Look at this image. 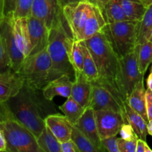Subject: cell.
<instances>
[{"instance_id": "obj_1", "label": "cell", "mask_w": 152, "mask_h": 152, "mask_svg": "<svg viewBox=\"0 0 152 152\" xmlns=\"http://www.w3.org/2000/svg\"><path fill=\"white\" fill-rule=\"evenodd\" d=\"M5 103L13 118L28 128L37 138L45 127L46 117L57 113L53 101L46 99L42 91L25 84Z\"/></svg>"}, {"instance_id": "obj_2", "label": "cell", "mask_w": 152, "mask_h": 152, "mask_svg": "<svg viewBox=\"0 0 152 152\" xmlns=\"http://www.w3.org/2000/svg\"><path fill=\"white\" fill-rule=\"evenodd\" d=\"M97 68L99 79L93 84L106 88L120 102H124L119 86V57L103 31L85 41Z\"/></svg>"}, {"instance_id": "obj_3", "label": "cell", "mask_w": 152, "mask_h": 152, "mask_svg": "<svg viewBox=\"0 0 152 152\" xmlns=\"http://www.w3.org/2000/svg\"><path fill=\"white\" fill-rule=\"evenodd\" d=\"M74 40L72 32L62 12L49 29L47 48L52 62L53 80L64 74L75 80V71L70 62V52Z\"/></svg>"}, {"instance_id": "obj_4", "label": "cell", "mask_w": 152, "mask_h": 152, "mask_svg": "<svg viewBox=\"0 0 152 152\" xmlns=\"http://www.w3.org/2000/svg\"><path fill=\"white\" fill-rule=\"evenodd\" d=\"M18 73L23 79L24 84L32 88L42 90L53 80L52 62L48 48L25 58Z\"/></svg>"}, {"instance_id": "obj_5", "label": "cell", "mask_w": 152, "mask_h": 152, "mask_svg": "<svg viewBox=\"0 0 152 152\" xmlns=\"http://www.w3.org/2000/svg\"><path fill=\"white\" fill-rule=\"evenodd\" d=\"M0 127L5 136L7 152H42L32 132L13 117L1 123Z\"/></svg>"}, {"instance_id": "obj_6", "label": "cell", "mask_w": 152, "mask_h": 152, "mask_svg": "<svg viewBox=\"0 0 152 152\" xmlns=\"http://www.w3.org/2000/svg\"><path fill=\"white\" fill-rule=\"evenodd\" d=\"M138 22L134 21L107 23L102 31L106 34L119 58L132 53L137 47Z\"/></svg>"}, {"instance_id": "obj_7", "label": "cell", "mask_w": 152, "mask_h": 152, "mask_svg": "<svg viewBox=\"0 0 152 152\" xmlns=\"http://www.w3.org/2000/svg\"><path fill=\"white\" fill-rule=\"evenodd\" d=\"M138 65L137 45L134 51L119 58L118 80L123 100L126 101L136 85L143 80Z\"/></svg>"}, {"instance_id": "obj_8", "label": "cell", "mask_w": 152, "mask_h": 152, "mask_svg": "<svg viewBox=\"0 0 152 152\" xmlns=\"http://www.w3.org/2000/svg\"><path fill=\"white\" fill-rule=\"evenodd\" d=\"M92 2L86 0L68 4L62 8L64 16L70 27L74 39L83 41V32Z\"/></svg>"}, {"instance_id": "obj_9", "label": "cell", "mask_w": 152, "mask_h": 152, "mask_svg": "<svg viewBox=\"0 0 152 152\" xmlns=\"http://www.w3.org/2000/svg\"><path fill=\"white\" fill-rule=\"evenodd\" d=\"M123 103L124 102H120L106 88L92 83L88 106L93 108L94 111L99 110H111L121 113L126 117Z\"/></svg>"}, {"instance_id": "obj_10", "label": "cell", "mask_w": 152, "mask_h": 152, "mask_svg": "<svg viewBox=\"0 0 152 152\" xmlns=\"http://www.w3.org/2000/svg\"><path fill=\"white\" fill-rule=\"evenodd\" d=\"M96 125L101 140L105 138L117 136L124 123H129L123 114L111 110L95 111Z\"/></svg>"}, {"instance_id": "obj_11", "label": "cell", "mask_w": 152, "mask_h": 152, "mask_svg": "<svg viewBox=\"0 0 152 152\" xmlns=\"http://www.w3.org/2000/svg\"><path fill=\"white\" fill-rule=\"evenodd\" d=\"M13 16H9L4 18V21L0 25V34L4 40L10 60L11 69L18 72L25 57L20 51L15 40L13 31Z\"/></svg>"}, {"instance_id": "obj_12", "label": "cell", "mask_w": 152, "mask_h": 152, "mask_svg": "<svg viewBox=\"0 0 152 152\" xmlns=\"http://www.w3.org/2000/svg\"><path fill=\"white\" fill-rule=\"evenodd\" d=\"M62 12L58 0H34L30 16L39 19L50 29Z\"/></svg>"}, {"instance_id": "obj_13", "label": "cell", "mask_w": 152, "mask_h": 152, "mask_svg": "<svg viewBox=\"0 0 152 152\" xmlns=\"http://www.w3.org/2000/svg\"><path fill=\"white\" fill-rule=\"evenodd\" d=\"M23 86L24 80L18 72L12 69L0 71V104L15 96Z\"/></svg>"}, {"instance_id": "obj_14", "label": "cell", "mask_w": 152, "mask_h": 152, "mask_svg": "<svg viewBox=\"0 0 152 152\" xmlns=\"http://www.w3.org/2000/svg\"><path fill=\"white\" fill-rule=\"evenodd\" d=\"M74 126L80 131H81L99 150L100 151H105L102 145V141L99 135L97 125H96L95 111L91 107H87L84 113L80 117L77 123Z\"/></svg>"}, {"instance_id": "obj_15", "label": "cell", "mask_w": 152, "mask_h": 152, "mask_svg": "<svg viewBox=\"0 0 152 152\" xmlns=\"http://www.w3.org/2000/svg\"><path fill=\"white\" fill-rule=\"evenodd\" d=\"M28 25L32 46L30 55H33L41 51L48 46L49 29L42 21L32 16L28 17Z\"/></svg>"}, {"instance_id": "obj_16", "label": "cell", "mask_w": 152, "mask_h": 152, "mask_svg": "<svg viewBox=\"0 0 152 152\" xmlns=\"http://www.w3.org/2000/svg\"><path fill=\"white\" fill-rule=\"evenodd\" d=\"M45 123L60 142L71 139L73 125L64 114L59 113L50 114L45 118Z\"/></svg>"}, {"instance_id": "obj_17", "label": "cell", "mask_w": 152, "mask_h": 152, "mask_svg": "<svg viewBox=\"0 0 152 152\" xmlns=\"http://www.w3.org/2000/svg\"><path fill=\"white\" fill-rule=\"evenodd\" d=\"M74 80L68 74H64L49 82L44 88L42 94L47 99L53 101L55 96H61L68 98L71 95Z\"/></svg>"}, {"instance_id": "obj_18", "label": "cell", "mask_w": 152, "mask_h": 152, "mask_svg": "<svg viewBox=\"0 0 152 152\" xmlns=\"http://www.w3.org/2000/svg\"><path fill=\"white\" fill-rule=\"evenodd\" d=\"M13 31L19 50L25 58L31 53V38L28 25V17H13Z\"/></svg>"}, {"instance_id": "obj_19", "label": "cell", "mask_w": 152, "mask_h": 152, "mask_svg": "<svg viewBox=\"0 0 152 152\" xmlns=\"http://www.w3.org/2000/svg\"><path fill=\"white\" fill-rule=\"evenodd\" d=\"M107 21L100 7L92 2L90 13L88 16L83 32V41L89 39L102 31Z\"/></svg>"}, {"instance_id": "obj_20", "label": "cell", "mask_w": 152, "mask_h": 152, "mask_svg": "<svg viewBox=\"0 0 152 152\" xmlns=\"http://www.w3.org/2000/svg\"><path fill=\"white\" fill-rule=\"evenodd\" d=\"M92 83L83 72H75L71 96L85 108L88 106L91 93Z\"/></svg>"}, {"instance_id": "obj_21", "label": "cell", "mask_w": 152, "mask_h": 152, "mask_svg": "<svg viewBox=\"0 0 152 152\" xmlns=\"http://www.w3.org/2000/svg\"><path fill=\"white\" fill-rule=\"evenodd\" d=\"M145 91L146 90L144 88L143 80H141L136 85L130 96L126 99V102L132 107V109L140 114L144 120L148 123V118L146 111Z\"/></svg>"}, {"instance_id": "obj_22", "label": "cell", "mask_w": 152, "mask_h": 152, "mask_svg": "<svg viewBox=\"0 0 152 152\" xmlns=\"http://www.w3.org/2000/svg\"><path fill=\"white\" fill-rule=\"evenodd\" d=\"M123 105H124V109L128 123L131 125L134 132L139 139L146 140L147 135H148V129H147L148 123L144 120L140 114L132 109V107L126 101H125Z\"/></svg>"}, {"instance_id": "obj_23", "label": "cell", "mask_w": 152, "mask_h": 152, "mask_svg": "<svg viewBox=\"0 0 152 152\" xmlns=\"http://www.w3.org/2000/svg\"><path fill=\"white\" fill-rule=\"evenodd\" d=\"M59 108L68 121L74 126L77 123L86 109L71 96L67 98V100Z\"/></svg>"}, {"instance_id": "obj_24", "label": "cell", "mask_w": 152, "mask_h": 152, "mask_svg": "<svg viewBox=\"0 0 152 152\" xmlns=\"http://www.w3.org/2000/svg\"><path fill=\"white\" fill-rule=\"evenodd\" d=\"M37 140L42 152H61L60 142L46 126Z\"/></svg>"}, {"instance_id": "obj_25", "label": "cell", "mask_w": 152, "mask_h": 152, "mask_svg": "<svg viewBox=\"0 0 152 152\" xmlns=\"http://www.w3.org/2000/svg\"><path fill=\"white\" fill-rule=\"evenodd\" d=\"M107 23L129 20L123 10L120 0H109L103 10Z\"/></svg>"}, {"instance_id": "obj_26", "label": "cell", "mask_w": 152, "mask_h": 152, "mask_svg": "<svg viewBox=\"0 0 152 152\" xmlns=\"http://www.w3.org/2000/svg\"><path fill=\"white\" fill-rule=\"evenodd\" d=\"M123 10L130 21L140 22L147 10L139 0H120Z\"/></svg>"}, {"instance_id": "obj_27", "label": "cell", "mask_w": 152, "mask_h": 152, "mask_svg": "<svg viewBox=\"0 0 152 152\" xmlns=\"http://www.w3.org/2000/svg\"><path fill=\"white\" fill-rule=\"evenodd\" d=\"M82 45H83V53H84L83 73L91 83H95L99 79L96 65L85 41H82Z\"/></svg>"}, {"instance_id": "obj_28", "label": "cell", "mask_w": 152, "mask_h": 152, "mask_svg": "<svg viewBox=\"0 0 152 152\" xmlns=\"http://www.w3.org/2000/svg\"><path fill=\"white\" fill-rule=\"evenodd\" d=\"M152 30V4L147 8L142 20L138 22L137 45H140L148 41V37Z\"/></svg>"}, {"instance_id": "obj_29", "label": "cell", "mask_w": 152, "mask_h": 152, "mask_svg": "<svg viewBox=\"0 0 152 152\" xmlns=\"http://www.w3.org/2000/svg\"><path fill=\"white\" fill-rule=\"evenodd\" d=\"M71 140L75 142L80 152H101L100 150L74 125L72 126Z\"/></svg>"}, {"instance_id": "obj_30", "label": "cell", "mask_w": 152, "mask_h": 152, "mask_svg": "<svg viewBox=\"0 0 152 152\" xmlns=\"http://www.w3.org/2000/svg\"><path fill=\"white\" fill-rule=\"evenodd\" d=\"M138 65L142 75H145L148 66L152 63V42L146 41L137 45Z\"/></svg>"}, {"instance_id": "obj_31", "label": "cell", "mask_w": 152, "mask_h": 152, "mask_svg": "<svg viewBox=\"0 0 152 152\" xmlns=\"http://www.w3.org/2000/svg\"><path fill=\"white\" fill-rule=\"evenodd\" d=\"M70 62L75 72H83L84 53L82 41L74 39L70 52Z\"/></svg>"}, {"instance_id": "obj_32", "label": "cell", "mask_w": 152, "mask_h": 152, "mask_svg": "<svg viewBox=\"0 0 152 152\" xmlns=\"http://www.w3.org/2000/svg\"><path fill=\"white\" fill-rule=\"evenodd\" d=\"M34 1V0H18L13 17H28L31 15Z\"/></svg>"}, {"instance_id": "obj_33", "label": "cell", "mask_w": 152, "mask_h": 152, "mask_svg": "<svg viewBox=\"0 0 152 152\" xmlns=\"http://www.w3.org/2000/svg\"><path fill=\"white\" fill-rule=\"evenodd\" d=\"M10 69H11L10 58L4 39L0 34V71H7Z\"/></svg>"}, {"instance_id": "obj_34", "label": "cell", "mask_w": 152, "mask_h": 152, "mask_svg": "<svg viewBox=\"0 0 152 152\" xmlns=\"http://www.w3.org/2000/svg\"><path fill=\"white\" fill-rule=\"evenodd\" d=\"M138 137L130 140H125L118 137V146L120 152H136Z\"/></svg>"}, {"instance_id": "obj_35", "label": "cell", "mask_w": 152, "mask_h": 152, "mask_svg": "<svg viewBox=\"0 0 152 152\" xmlns=\"http://www.w3.org/2000/svg\"><path fill=\"white\" fill-rule=\"evenodd\" d=\"M102 145L105 151L110 152H120L118 146V137L117 136L109 137L102 140Z\"/></svg>"}, {"instance_id": "obj_36", "label": "cell", "mask_w": 152, "mask_h": 152, "mask_svg": "<svg viewBox=\"0 0 152 152\" xmlns=\"http://www.w3.org/2000/svg\"><path fill=\"white\" fill-rule=\"evenodd\" d=\"M120 134L121 135V137L125 140H130L135 137H137L129 123H124L122 126L120 131Z\"/></svg>"}, {"instance_id": "obj_37", "label": "cell", "mask_w": 152, "mask_h": 152, "mask_svg": "<svg viewBox=\"0 0 152 152\" xmlns=\"http://www.w3.org/2000/svg\"><path fill=\"white\" fill-rule=\"evenodd\" d=\"M18 0H4V17L13 16Z\"/></svg>"}, {"instance_id": "obj_38", "label": "cell", "mask_w": 152, "mask_h": 152, "mask_svg": "<svg viewBox=\"0 0 152 152\" xmlns=\"http://www.w3.org/2000/svg\"><path fill=\"white\" fill-rule=\"evenodd\" d=\"M60 145L61 152H80L75 142L71 139L60 142Z\"/></svg>"}, {"instance_id": "obj_39", "label": "cell", "mask_w": 152, "mask_h": 152, "mask_svg": "<svg viewBox=\"0 0 152 152\" xmlns=\"http://www.w3.org/2000/svg\"><path fill=\"white\" fill-rule=\"evenodd\" d=\"M145 100H146V111L148 120H152V91L147 88L145 91Z\"/></svg>"}, {"instance_id": "obj_40", "label": "cell", "mask_w": 152, "mask_h": 152, "mask_svg": "<svg viewBox=\"0 0 152 152\" xmlns=\"http://www.w3.org/2000/svg\"><path fill=\"white\" fill-rule=\"evenodd\" d=\"M11 113L7 108L6 103L0 104V124L8 119L12 118Z\"/></svg>"}, {"instance_id": "obj_41", "label": "cell", "mask_w": 152, "mask_h": 152, "mask_svg": "<svg viewBox=\"0 0 152 152\" xmlns=\"http://www.w3.org/2000/svg\"><path fill=\"white\" fill-rule=\"evenodd\" d=\"M136 152H152V149L148 145L145 140L138 139Z\"/></svg>"}, {"instance_id": "obj_42", "label": "cell", "mask_w": 152, "mask_h": 152, "mask_svg": "<svg viewBox=\"0 0 152 152\" xmlns=\"http://www.w3.org/2000/svg\"><path fill=\"white\" fill-rule=\"evenodd\" d=\"M0 151H7V141L3 130L0 127Z\"/></svg>"}, {"instance_id": "obj_43", "label": "cell", "mask_w": 152, "mask_h": 152, "mask_svg": "<svg viewBox=\"0 0 152 152\" xmlns=\"http://www.w3.org/2000/svg\"><path fill=\"white\" fill-rule=\"evenodd\" d=\"M58 1H59V4H60L61 7L63 8L65 6L68 5V4H75V3H78L82 1H86V0H58Z\"/></svg>"}, {"instance_id": "obj_44", "label": "cell", "mask_w": 152, "mask_h": 152, "mask_svg": "<svg viewBox=\"0 0 152 152\" xmlns=\"http://www.w3.org/2000/svg\"><path fill=\"white\" fill-rule=\"evenodd\" d=\"M89 1L99 6L101 10H102V12H103L104 8H105V5H106V4L108 2L109 0H89Z\"/></svg>"}, {"instance_id": "obj_45", "label": "cell", "mask_w": 152, "mask_h": 152, "mask_svg": "<svg viewBox=\"0 0 152 152\" xmlns=\"http://www.w3.org/2000/svg\"><path fill=\"white\" fill-rule=\"evenodd\" d=\"M4 0H0V25L4 19Z\"/></svg>"}, {"instance_id": "obj_46", "label": "cell", "mask_w": 152, "mask_h": 152, "mask_svg": "<svg viewBox=\"0 0 152 152\" xmlns=\"http://www.w3.org/2000/svg\"><path fill=\"white\" fill-rule=\"evenodd\" d=\"M147 88H149L150 90L152 91V65L150 71L149 75H148V79H147Z\"/></svg>"}, {"instance_id": "obj_47", "label": "cell", "mask_w": 152, "mask_h": 152, "mask_svg": "<svg viewBox=\"0 0 152 152\" xmlns=\"http://www.w3.org/2000/svg\"><path fill=\"white\" fill-rule=\"evenodd\" d=\"M139 1L147 8L152 4V0H139Z\"/></svg>"}, {"instance_id": "obj_48", "label": "cell", "mask_w": 152, "mask_h": 152, "mask_svg": "<svg viewBox=\"0 0 152 152\" xmlns=\"http://www.w3.org/2000/svg\"><path fill=\"white\" fill-rule=\"evenodd\" d=\"M147 129H148V134L152 137V120H148L147 124Z\"/></svg>"}, {"instance_id": "obj_49", "label": "cell", "mask_w": 152, "mask_h": 152, "mask_svg": "<svg viewBox=\"0 0 152 152\" xmlns=\"http://www.w3.org/2000/svg\"><path fill=\"white\" fill-rule=\"evenodd\" d=\"M148 41H150L151 42H152V30L151 31V34H150L149 37H148Z\"/></svg>"}]
</instances>
